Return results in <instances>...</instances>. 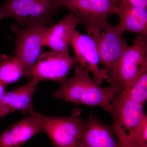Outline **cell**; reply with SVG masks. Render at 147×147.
Segmentation results:
<instances>
[{
	"label": "cell",
	"instance_id": "30bf717a",
	"mask_svg": "<svg viewBox=\"0 0 147 147\" xmlns=\"http://www.w3.org/2000/svg\"><path fill=\"white\" fill-rule=\"evenodd\" d=\"M124 32L117 25H111L90 37L97 46L100 64L109 76L119 58L128 46L126 39L123 37Z\"/></svg>",
	"mask_w": 147,
	"mask_h": 147
},
{
	"label": "cell",
	"instance_id": "44dd1931",
	"mask_svg": "<svg viewBox=\"0 0 147 147\" xmlns=\"http://www.w3.org/2000/svg\"><path fill=\"white\" fill-rule=\"evenodd\" d=\"M73 147H87L86 145L82 143V142H79L77 143L75 146Z\"/></svg>",
	"mask_w": 147,
	"mask_h": 147
},
{
	"label": "cell",
	"instance_id": "603a6c76",
	"mask_svg": "<svg viewBox=\"0 0 147 147\" xmlns=\"http://www.w3.org/2000/svg\"><path fill=\"white\" fill-rule=\"evenodd\" d=\"M3 18H2L1 16V15H0V21H1V20H2Z\"/></svg>",
	"mask_w": 147,
	"mask_h": 147
},
{
	"label": "cell",
	"instance_id": "277c9868",
	"mask_svg": "<svg viewBox=\"0 0 147 147\" xmlns=\"http://www.w3.org/2000/svg\"><path fill=\"white\" fill-rule=\"evenodd\" d=\"M81 113L80 109L75 108L67 117L45 115L34 110L29 114L35 119L55 147H73L80 141L83 132L85 121Z\"/></svg>",
	"mask_w": 147,
	"mask_h": 147
},
{
	"label": "cell",
	"instance_id": "2e32d148",
	"mask_svg": "<svg viewBox=\"0 0 147 147\" xmlns=\"http://www.w3.org/2000/svg\"><path fill=\"white\" fill-rule=\"evenodd\" d=\"M23 76V67L17 58L7 55L0 56V82L7 85Z\"/></svg>",
	"mask_w": 147,
	"mask_h": 147
},
{
	"label": "cell",
	"instance_id": "ffe728a7",
	"mask_svg": "<svg viewBox=\"0 0 147 147\" xmlns=\"http://www.w3.org/2000/svg\"><path fill=\"white\" fill-rule=\"evenodd\" d=\"M6 115V113L5 111L3 109L2 107L0 105V118L3 117Z\"/></svg>",
	"mask_w": 147,
	"mask_h": 147
},
{
	"label": "cell",
	"instance_id": "8992f818",
	"mask_svg": "<svg viewBox=\"0 0 147 147\" xmlns=\"http://www.w3.org/2000/svg\"><path fill=\"white\" fill-rule=\"evenodd\" d=\"M62 7L78 18L79 25L86 28L92 37L111 26L108 16L117 13L118 5L111 0H59Z\"/></svg>",
	"mask_w": 147,
	"mask_h": 147
},
{
	"label": "cell",
	"instance_id": "cb8c5ba5",
	"mask_svg": "<svg viewBox=\"0 0 147 147\" xmlns=\"http://www.w3.org/2000/svg\"></svg>",
	"mask_w": 147,
	"mask_h": 147
},
{
	"label": "cell",
	"instance_id": "9a60e30c",
	"mask_svg": "<svg viewBox=\"0 0 147 147\" xmlns=\"http://www.w3.org/2000/svg\"><path fill=\"white\" fill-rule=\"evenodd\" d=\"M38 83L31 80L26 85L6 93L0 105L7 115L16 111L29 114L34 110L33 96Z\"/></svg>",
	"mask_w": 147,
	"mask_h": 147
},
{
	"label": "cell",
	"instance_id": "d6986e66",
	"mask_svg": "<svg viewBox=\"0 0 147 147\" xmlns=\"http://www.w3.org/2000/svg\"><path fill=\"white\" fill-rule=\"evenodd\" d=\"M7 85L0 82V103L6 94V88Z\"/></svg>",
	"mask_w": 147,
	"mask_h": 147
},
{
	"label": "cell",
	"instance_id": "ba28073f",
	"mask_svg": "<svg viewBox=\"0 0 147 147\" xmlns=\"http://www.w3.org/2000/svg\"><path fill=\"white\" fill-rule=\"evenodd\" d=\"M77 64L74 55L52 50L40 55L33 70L31 80L39 83L49 80L62 86L67 80L68 74Z\"/></svg>",
	"mask_w": 147,
	"mask_h": 147
},
{
	"label": "cell",
	"instance_id": "8fae6325",
	"mask_svg": "<svg viewBox=\"0 0 147 147\" xmlns=\"http://www.w3.org/2000/svg\"><path fill=\"white\" fill-rule=\"evenodd\" d=\"M79 25L78 18L70 12L57 24L47 28L43 37L42 45L52 50L69 53L71 35Z\"/></svg>",
	"mask_w": 147,
	"mask_h": 147
},
{
	"label": "cell",
	"instance_id": "ac0fdd59",
	"mask_svg": "<svg viewBox=\"0 0 147 147\" xmlns=\"http://www.w3.org/2000/svg\"><path fill=\"white\" fill-rule=\"evenodd\" d=\"M131 5L141 8H147V0H124Z\"/></svg>",
	"mask_w": 147,
	"mask_h": 147
},
{
	"label": "cell",
	"instance_id": "7c38bea8",
	"mask_svg": "<svg viewBox=\"0 0 147 147\" xmlns=\"http://www.w3.org/2000/svg\"><path fill=\"white\" fill-rule=\"evenodd\" d=\"M112 127L91 113L84 123L81 139L87 147H119Z\"/></svg>",
	"mask_w": 147,
	"mask_h": 147
},
{
	"label": "cell",
	"instance_id": "3957f363",
	"mask_svg": "<svg viewBox=\"0 0 147 147\" xmlns=\"http://www.w3.org/2000/svg\"><path fill=\"white\" fill-rule=\"evenodd\" d=\"M61 7L59 0H6L0 15L14 18L22 28L47 27L55 24L53 16Z\"/></svg>",
	"mask_w": 147,
	"mask_h": 147
},
{
	"label": "cell",
	"instance_id": "7402d4cb",
	"mask_svg": "<svg viewBox=\"0 0 147 147\" xmlns=\"http://www.w3.org/2000/svg\"><path fill=\"white\" fill-rule=\"evenodd\" d=\"M111 1H113L114 2L116 3L118 1H120V0H111Z\"/></svg>",
	"mask_w": 147,
	"mask_h": 147
},
{
	"label": "cell",
	"instance_id": "e0dca14e",
	"mask_svg": "<svg viewBox=\"0 0 147 147\" xmlns=\"http://www.w3.org/2000/svg\"><path fill=\"white\" fill-rule=\"evenodd\" d=\"M123 91L131 100L144 106L147 99V69L141 74L129 89Z\"/></svg>",
	"mask_w": 147,
	"mask_h": 147
},
{
	"label": "cell",
	"instance_id": "5b68a950",
	"mask_svg": "<svg viewBox=\"0 0 147 147\" xmlns=\"http://www.w3.org/2000/svg\"><path fill=\"white\" fill-rule=\"evenodd\" d=\"M144 106L129 98L125 91L113 98L109 113L113 119L112 128L119 147H129L146 114Z\"/></svg>",
	"mask_w": 147,
	"mask_h": 147
},
{
	"label": "cell",
	"instance_id": "52a82bcc",
	"mask_svg": "<svg viewBox=\"0 0 147 147\" xmlns=\"http://www.w3.org/2000/svg\"><path fill=\"white\" fill-rule=\"evenodd\" d=\"M10 28L16 36L14 57L22 65L24 76L31 80L33 70L43 46V37L47 27L36 26L20 28L14 24Z\"/></svg>",
	"mask_w": 147,
	"mask_h": 147
},
{
	"label": "cell",
	"instance_id": "5bb4252c",
	"mask_svg": "<svg viewBox=\"0 0 147 147\" xmlns=\"http://www.w3.org/2000/svg\"><path fill=\"white\" fill-rule=\"evenodd\" d=\"M120 1L116 13L119 18L117 25L124 32L147 35V8L133 6L124 0Z\"/></svg>",
	"mask_w": 147,
	"mask_h": 147
},
{
	"label": "cell",
	"instance_id": "7a4b0ae2",
	"mask_svg": "<svg viewBox=\"0 0 147 147\" xmlns=\"http://www.w3.org/2000/svg\"><path fill=\"white\" fill-rule=\"evenodd\" d=\"M147 69V35H138L123 51L110 74V86L115 95L129 89Z\"/></svg>",
	"mask_w": 147,
	"mask_h": 147
},
{
	"label": "cell",
	"instance_id": "4fadbf2b",
	"mask_svg": "<svg viewBox=\"0 0 147 147\" xmlns=\"http://www.w3.org/2000/svg\"><path fill=\"white\" fill-rule=\"evenodd\" d=\"M42 132L41 127L31 116L24 117L0 134V147H20Z\"/></svg>",
	"mask_w": 147,
	"mask_h": 147
},
{
	"label": "cell",
	"instance_id": "9c48e42d",
	"mask_svg": "<svg viewBox=\"0 0 147 147\" xmlns=\"http://www.w3.org/2000/svg\"><path fill=\"white\" fill-rule=\"evenodd\" d=\"M69 43L74 51L78 65L84 67L91 72L95 82L100 86L104 80L110 83L107 71L99 67L100 58L97 46L90 37L80 33L76 29L71 35Z\"/></svg>",
	"mask_w": 147,
	"mask_h": 147
},
{
	"label": "cell",
	"instance_id": "6da1fadb",
	"mask_svg": "<svg viewBox=\"0 0 147 147\" xmlns=\"http://www.w3.org/2000/svg\"><path fill=\"white\" fill-rule=\"evenodd\" d=\"M74 76L66 80L59 88L52 94L58 100L77 105L98 106L109 113L115 92L111 87H102L90 76L89 71L78 65Z\"/></svg>",
	"mask_w": 147,
	"mask_h": 147
}]
</instances>
